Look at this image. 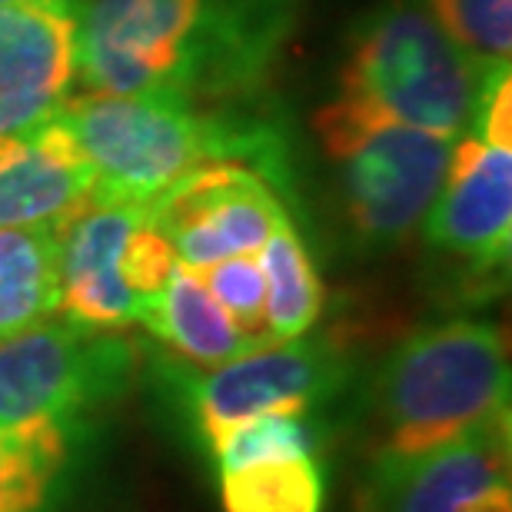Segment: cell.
Here are the masks:
<instances>
[{
    "instance_id": "cell-6",
    "label": "cell",
    "mask_w": 512,
    "mask_h": 512,
    "mask_svg": "<svg viewBox=\"0 0 512 512\" xmlns=\"http://www.w3.org/2000/svg\"><path fill=\"white\" fill-rule=\"evenodd\" d=\"M137 376L124 333L50 316L0 343V426H54L80 439Z\"/></svg>"
},
{
    "instance_id": "cell-1",
    "label": "cell",
    "mask_w": 512,
    "mask_h": 512,
    "mask_svg": "<svg viewBox=\"0 0 512 512\" xmlns=\"http://www.w3.org/2000/svg\"><path fill=\"white\" fill-rule=\"evenodd\" d=\"M303 0H84L77 84L187 107H250L286 54Z\"/></svg>"
},
{
    "instance_id": "cell-20",
    "label": "cell",
    "mask_w": 512,
    "mask_h": 512,
    "mask_svg": "<svg viewBox=\"0 0 512 512\" xmlns=\"http://www.w3.org/2000/svg\"><path fill=\"white\" fill-rule=\"evenodd\" d=\"M486 77L512 60V0H419Z\"/></svg>"
},
{
    "instance_id": "cell-13",
    "label": "cell",
    "mask_w": 512,
    "mask_h": 512,
    "mask_svg": "<svg viewBox=\"0 0 512 512\" xmlns=\"http://www.w3.org/2000/svg\"><path fill=\"white\" fill-rule=\"evenodd\" d=\"M94 193V170L60 114L0 133V230L40 227L74 213Z\"/></svg>"
},
{
    "instance_id": "cell-7",
    "label": "cell",
    "mask_w": 512,
    "mask_h": 512,
    "mask_svg": "<svg viewBox=\"0 0 512 512\" xmlns=\"http://www.w3.org/2000/svg\"><path fill=\"white\" fill-rule=\"evenodd\" d=\"M173 263L177 253L150 207L90 193L60 220L57 316L87 330L124 333L143 320Z\"/></svg>"
},
{
    "instance_id": "cell-3",
    "label": "cell",
    "mask_w": 512,
    "mask_h": 512,
    "mask_svg": "<svg viewBox=\"0 0 512 512\" xmlns=\"http://www.w3.org/2000/svg\"><path fill=\"white\" fill-rule=\"evenodd\" d=\"M503 326L473 316L419 326L376 366L360 399L363 459L416 456L509 413Z\"/></svg>"
},
{
    "instance_id": "cell-21",
    "label": "cell",
    "mask_w": 512,
    "mask_h": 512,
    "mask_svg": "<svg viewBox=\"0 0 512 512\" xmlns=\"http://www.w3.org/2000/svg\"><path fill=\"white\" fill-rule=\"evenodd\" d=\"M200 280L207 283V290L213 293L237 330L247 336L253 346L273 343L266 333V280H263V266L256 253H240L230 260L203 266Z\"/></svg>"
},
{
    "instance_id": "cell-5",
    "label": "cell",
    "mask_w": 512,
    "mask_h": 512,
    "mask_svg": "<svg viewBox=\"0 0 512 512\" xmlns=\"http://www.w3.org/2000/svg\"><path fill=\"white\" fill-rule=\"evenodd\" d=\"M313 133L333 170L350 240L366 253L403 247L443 187L456 140L396 124L343 97L316 110Z\"/></svg>"
},
{
    "instance_id": "cell-15",
    "label": "cell",
    "mask_w": 512,
    "mask_h": 512,
    "mask_svg": "<svg viewBox=\"0 0 512 512\" xmlns=\"http://www.w3.org/2000/svg\"><path fill=\"white\" fill-rule=\"evenodd\" d=\"M60 310V220L0 230V343Z\"/></svg>"
},
{
    "instance_id": "cell-12",
    "label": "cell",
    "mask_w": 512,
    "mask_h": 512,
    "mask_svg": "<svg viewBox=\"0 0 512 512\" xmlns=\"http://www.w3.org/2000/svg\"><path fill=\"white\" fill-rule=\"evenodd\" d=\"M77 4L0 7V133L44 124L77 84Z\"/></svg>"
},
{
    "instance_id": "cell-19",
    "label": "cell",
    "mask_w": 512,
    "mask_h": 512,
    "mask_svg": "<svg viewBox=\"0 0 512 512\" xmlns=\"http://www.w3.org/2000/svg\"><path fill=\"white\" fill-rule=\"evenodd\" d=\"M326 439H330V423L320 416V409H290V413L253 416L247 423L233 426L210 449V456L217 469L260 463V459H323Z\"/></svg>"
},
{
    "instance_id": "cell-18",
    "label": "cell",
    "mask_w": 512,
    "mask_h": 512,
    "mask_svg": "<svg viewBox=\"0 0 512 512\" xmlns=\"http://www.w3.org/2000/svg\"><path fill=\"white\" fill-rule=\"evenodd\" d=\"M220 493L227 512H323V459H260L220 469Z\"/></svg>"
},
{
    "instance_id": "cell-4",
    "label": "cell",
    "mask_w": 512,
    "mask_h": 512,
    "mask_svg": "<svg viewBox=\"0 0 512 512\" xmlns=\"http://www.w3.org/2000/svg\"><path fill=\"white\" fill-rule=\"evenodd\" d=\"M493 77L456 47L419 0H383L346 37L336 97L396 124L459 140L476 127Z\"/></svg>"
},
{
    "instance_id": "cell-2",
    "label": "cell",
    "mask_w": 512,
    "mask_h": 512,
    "mask_svg": "<svg viewBox=\"0 0 512 512\" xmlns=\"http://www.w3.org/2000/svg\"><path fill=\"white\" fill-rule=\"evenodd\" d=\"M77 133L94 193L150 207L160 193L207 163H247L276 190L290 183V147L283 130L247 107H187L160 97L70 94L57 110Z\"/></svg>"
},
{
    "instance_id": "cell-22",
    "label": "cell",
    "mask_w": 512,
    "mask_h": 512,
    "mask_svg": "<svg viewBox=\"0 0 512 512\" xmlns=\"http://www.w3.org/2000/svg\"><path fill=\"white\" fill-rule=\"evenodd\" d=\"M24 4H70V0H0V7H24Z\"/></svg>"
},
{
    "instance_id": "cell-16",
    "label": "cell",
    "mask_w": 512,
    "mask_h": 512,
    "mask_svg": "<svg viewBox=\"0 0 512 512\" xmlns=\"http://www.w3.org/2000/svg\"><path fill=\"white\" fill-rule=\"evenodd\" d=\"M266 280V333L273 343L310 333L326 310V286L310 250L286 217L256 253Z\"/></svg>"
},
{
    "instance_id": "cell-10",
    "label": "cell",
    "mask_w": 512,
    "mask_h": 512,
    "mask_svg": "<svg viewBox=\"0 0 512 512\" xmlns=\"http://www.w3.org/2000/svg\"><path fill=\"white\" fill-rule=\"evenodd\" d=\"M157 230L180 263L203 270L240 253H260L290 217L283 193L247 163H207L150 203Z\"/></svg>"
},
{
    "instance_id": "cell-9",
    "label": "cell",
    "mask_w": 512,
    "mask_h": 512,
    "mask_svg": "<svg viewBox=\"0 0 512 512\" xmlns=\"http://www.w3.org/2000/svg\"><path fill=\"white\" fill-rule=\"evenodd\" d=\"M363 512H512L509 413L416 456L370 463Z\"/></svg>"
},
{
    "instance_id": "cell-8",
    "label": "cell",
    "mask_w": 512,
    "mask_h": 512,
    "mask_svg": "<svg viewBox=\"0 0 512 512\" xmlns=\"http://www.w3.org/2000/svg\"><path fill=\"white\" fill-rule=\"evenodd\" d=\"M167 370L183 393L203 446L213 449L233 426L253 416L333 403L350 386L356 360L340 333H303L296 340L256 346L217 370Z\"/></svg>"
},
{
    "instance_id": "cell-14",
    "label": "cell",
    "mask_w": 512,
    "mask_h": 512,
    "mask_svg": "<svg viewBox=\"0 0 512 512\" xmlns=\"http://www.w3.org/2000/svg\"><path fill=\"white\" fill-rule=\"evenodd\" d=\"M140 326H147L163 346H170L197 370H217V366L256 350L237 330L227 310L213 300L200 273L180 260L173 263L167 283L153 296Z\"/></svg>"
},
{
    "instance_id": "cell-17",
    "label": "cell",
    "mask_w": 512,
    "mask_h": 512,
    "mask_svg": "<svg viewBox=\"0 0 512 512\" xmlns=\"http://www.w3.org/2000/svg\"><path fill=\"white\" fill-rule=\"evenodd\" d=\"M74 446L54 426H0V512H47Z\"/></svg>"
},
{
    "instance_id": "cell-11",
    "label": "cell",
    "mask_w": 512,
    "mask_h": 512,
    "mask_svg": "<svg viewBox=\"0 0 512 512\" xmlns=\"http://www.w3.org/2000/svg\"><path fill=\"white\" fill-rule=\"evenodd\" d=\"M426 247L473 280L496 283L512 250V143L469 130L453 143L446 180L423 220Z\"/></svg>"
}]
</instances>
